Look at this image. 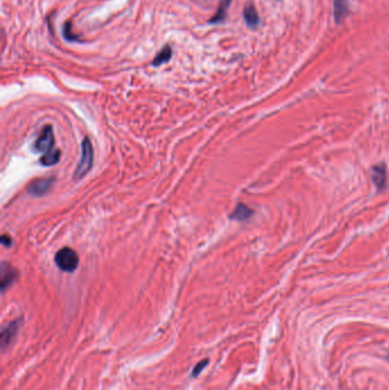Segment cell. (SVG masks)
<instances>
[{"label":"cell","mask_w":389,"mask_h":390,"mask_svg":"<svg viewBox=\"0 0 389 390\" xmlns=\"http://www.w3.org/2000/svg\"><path fill=\"white\" fill-rule=\"evenodd\" d=\"M93 162H94L93 144H91L89 138H87L86 137L81 145V158H80L77 169H75L74 177L79 179V178H82L86 174H88L89 170L91 169V167H93Z\"/></svg>","instance_id":"6da1fadb"},{"label":"cell","mask_w":389,"mask_h":390,"mask_svg":"<svg viewBox=\"0 0 389 390\" xmlns=\"http://www.w3.org/2000/svg\"><path fill=\"white\" fill-rule=\"evenodd\" d=\"M22 324V320H15L13 322H10L9 324H7L5 327L2 328L1 334H0V345L5 349L6 347H8L13 340L16 336L18 330H20Z\"/></svg>","instance_id":"5b68a950"},{"label":"cell","mask_w":389,"mask_h":390,"mask_svg":"<svg viewBox=\"0 0 389 390\" xmlns=\"http://www.w3.org/2000/svg\"><path fill=\"white\" fill-rule=\"evenodd\" d=\"M243 18H245V22L248 25V28L256 29L259 25L260 20H259L258 11L253 2L246 3L245 8H243Z\"/></svg>","instance_id":"ba28073f"},{"label":"cell","mask_w":389,"mask_h":390,"mask_svg":"<svg viewBox=\"0 0 389 390\" xmlns=\"http://www.w3.org/2000/svg\"><path fill=\"white\" fill-rule=\"evenodd\" d=\"M62 33L64 39L68 41V43H81V39H80L79 36H77V34L72 31V24L70 21H66L64 23Z\"/></svg>","instance_id":"5bb4252c"},{"label":"cell","mask_w":389,"mask_h":390,"mask_svg":"<svg viewBox=\"0 0 389 390\" xmlns=\"http://www.w3.org/2000/svg\"><path fill=\"white\" fill-rule=\"evenodd\" d=\"M55 262L61 270L71 273L77 269L79 265V257L77 252L70 248H63L55 256Z\"/></svg>","instance_id":"7a4b0ae2"},{"label":"cell","mask_w":389,"mask_h":390,"mask_svg":"<svg viewBox=\"0 0 389 390\" xmlns=\"http://www.w3.org/2000/svg\"><path fill=\"white\" fill-rule=\"evenodd\" d=\"M60 158H61V152L59 150H56V148H53V150L45 153V154L41 156L40 162L43 166L51 167L59 162Z\"/></svg>","instance_id":"4fadbf2b"},{"label":"cell","mask_w":389,"mask_h":390,"mask_svg":"<svg viewBox=\"0 0 389 390\" xmlns=\"http://www.w3.org/2000/svg\"><path fill=\"white\" fill-rule=\"evenodd\" d=\"M349 14V0H333V15L337 23H341Z\"/></svg>","instance_id":"9c48e42d"},{"label":"cell","mask_w":389,"mask_h":390,"mask_svg":"<svg viewBox=\"0 0 389 390\" xmlns=\"http://www.w3.org/2000/svg\"><path fill=\"white\" fill-rule=\"evenodd\" d=\"M253 213L254 211L249 208V206H247L243 203H240L235 206L233 212H232L231 219H234L238 221H245L249 219V218L253 216Z\"/></svg>","instance_id":"8fae6325"},{"label":"cell","mask_w":389,"mask_h":390,"mask_svg":"<svg viewBox=\"0 0 389 390\" xmlns=\"http://www.w3.org/2000/svg\"><path fill=\"white\" fill-rule=\"evenodd\" d=\"M55 179L53 177H45L39 178L33 181L31 184L28 187V193L32 196H44V195L49 192V190L52 189L53 184H54Z\"/></svg>","instance_id":"277c9868"},{"label":"cell","mask_w":389,"mask_h":390,"mask_svg":"<svg viewBox=\"0 0 389 390\" xmlns=\"http://www.w3.org/2000/svg\"><path fill=\"white\" fill-rule=\"evenodd\" d=\"M53 146H54V132L51 126H46L34 143V150L45 154L53 150Z\"/></svg>","instance_id":"3957f363"},{"label":"cell","mask_w":389,"mask_h":390,"mask_svg":"<svg viewBox=\"0 0 389 390\" xmlns=\"http://www.w3.org/2000/svg\"><path fill=\"white\" fill-rule=\"evenodd\" d=\"M207 364H208V359H204V361L200 362L199 364H197V365L195 366V368H194L192 376H193V377H197V376H199V374L202 372V371L204 370L205 366H207Z\"/></svg>","instance_id":"9a60e30c"},{"label":"cell","mask_w":389,"mask_h":390,"mask_svg":"<svg viewBox=\"0 0 389 390\" xmlns=\"http://www.w3.org/2000/svg\"><path fill=\"white\" fill-rule=\"evenodd\" d=\"M171 57H173V49H171L170 46L167 45L154 57V60L152 61V65L153 66H160V65L169 62Z\"/></svg>","instance_id":"7c38bea8"},{"label":"cell","mask_w":389,"mask_h":390,"mask_svg":"<svg viewBox=\"0 0 389 390\" xmlns=\"http://www.w3.org/2000/svg\"><path fill=\"white\" fill-rule=\"evenodd\" d=\"M17 277L18 273L9 263H1V282H0V286H1L2 292H5L7 289L10 288L11 284L17 280Z\"/></svg>","instance_id":"8992f818"},{"label":"cell","mask_w":389,"mask_h":390,"mask_svg":"<svg viewBox=\"0 0 389 390\" xmlns=\"http://www.w3.org/2000/svg\"><path fill=\"white\" fill-rule=\"evenodd\" d=\"M232 1H233V0H220L218 9H217L216 14L209 20V24H219V23L224 22L227 16L228 7L231 6Z\"/></svg>","instance_id":"30bf717a"},{"label":"cell","mask_w":389,"mask_h":390,"mask_svg":"<svg viewBox=\"0 0 389 390\" xmlns=\"http://www.w3.org/2000/svg\"><path fill=\"white\" fill-rule=\"evenodd\" d=\"M10 241H11V240H10L9 236H7V235H2V236H1V243L3 244V246L9 247L10 244H11Z\"/></svg>","instance_id":"2e32d148"},{"label":"cell","mask_w":389,"mask_h":390,"mask_svg":"<svg viewBox=\"0 0 389 390\" xmlns=\"http://www.w3.org/2000/svg\"><path fill=\"white\" fill-rule=\"evenodd\" d=\"M371 177L373 184L377 186L379 191H383L387 185V169L385 164H377L372 167Z\"/></svg>","instance_id":"52a82bcc"}]
</instances>
